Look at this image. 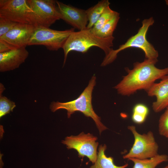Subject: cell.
<instances>
[{
  "label": "cell",
  "instance_id": "obj_20",
  "mask_svg": "<svg viewBox=\"0 0 168 168\" xmlns=\"http://www.w3.org/2000/svg\"><path fill=\"white\" fill-rule=\"evenodd\" d=\"M117 12L112 10L110 6L107 7L93 27L91 29V31L94 33L98 31L114 16Z\"/></svg>",
  "mask_w": 168,
  "mask_h": 168
},
{
  "label": "cell",
  "instance_id": "obj_21",
  "mask_svg": "<svg viewBox=\"0 0 168 168\" xmlns=\"http://www.w3.org/2000/svg\"><path fill=\"white\" fill-rule=\"evenodd\" d=\"M158 130L160 135L168 138V110L166 109L160 118Z\"/></svg>",
  "mask_w": 168,
  "mask_h": 168
},
{
  "label": "cell",
  "instance_id": "obj_18",
  "mask_svg": "<svg viewBox=\"0 0 168 168\" xmlns=\"http://www.w3.org/2000/svg\"><path fill=\"white\" fill-rule=\"evenodd\" d=\"M2 84H0V118L12 112L16 107L14 102L10 100L7 97L2 96V93L5 90Z\"/></svg>",
  "mask_w": 168,
  "mask_h": 168
},
{
  "label": "cell",
  "instance_id": "obj_24",
  "mask_svg": "<svg viewBox=\"0 0 168 168\" xmlns=\"http://www.w3.org/2000/svg\"><path fill=\"white\" fill-rule=\"evenodd\" d=\"M163 168H168V165Z\"/></svg>",
  "mask_w": 168,
  "mask_h": 168
},
{
  "label": "cell",
  "instance_id": "obj_5",
  "mask_svg": "<svg viewBox=\"0 0 168 168\" xmlns=\"http://www.w3.org/2000/svg\"><path fill=\"white\" fill-rule=\"evenodd\" d=\"M74 31L73 28L61 31L37 26L28 45H43L50 51H57L63 48L69 36Z\"/></svg>",
  "mask_w": 168,
  "mask_h": 168
},
{
  "label": "cell",
  "instance_id": "obj_1",
  "mask_svg": "<svg viewBox=\"0 0 168 168\" xmlns=\"http://www.w3.org/2000/svg\"><path fill=\"white\" fill-rule=\"evenodd\" d=\"M157 61V59L145 58L142 62L134 63L131 70L125 68L128 74L114 88L123 96H129L138 90L146 91L156 80L168 74V67L157 68L155 66Z\"/></svg>",
  "mask_w": 168,
  "mask_h": 168
},
{
  "label": "cell",
  "instance_id": "obj_6",
  "mask_svg": "<svg viewBox=\"0 0 168 168\" xmlns=\"http://www.w3.org/2000/svg\"><path fill=\"white\" fill-rule=\"evenodd\" d=\"M128 128L133 133L134 140L129 152L123 156L124 159H144L158 154V146L152 131L141 134L137 131L134 126H129Z\"/></svg>",
  "mask_w": 168,
  "mask_h": 168
},
{
  "label": "cell",
  "instance_id": "obj_11",
  "mask_svg": "<svg viewBox=\"0 0 168 168\" xmlns=\"http://www.w3.org/2000/svg\"><path fill=\"white\" fill-rule=\"evenodd\" d=\"M36 26L26 23H18L13 28L0 37L14 49L26 48Z\"/></svg>",
  "mask_w": 168,
  "mask_h": 168
},
{
  "label": "cell",
  "instance_id": "obj_17",
  "mask_svg": "<svg viewBox=\"0 0 168 168\" xmlns=\"http://www.w3.org/2000/svg\"><path fill=\"white\" fill-rule=\"evenodd\" d=\"M120 18L119 13L117 12L114 16L98 31L95 33L101 38H106L113 36Z\"/></svg>",
  "mask_w": 168,
  "mask_h": 168
},
{
  "label": "cell",
  "instance_id": "obj_19",
  "mask_svg": "<svg viewBox=\"0 0 168 168\" xmlns=\"http://www.w3.org/2000/svg\"><path fill=\"white\" fill-rule=\"evenodd\" d=\"M148 112V109L146 105L142 104H137L133 109L132 120L137 124L142 123L145 121Z\"/></svg>",
  "mask_w": 168,
  "mask_h": 168
},
{
  "label": "cell",
  "instance_id": "obj_9",
  "mask_svg": "<svg viewBox=\"0 0 168 168\" xmlns=\"http://www.w3.org/2000/svg\"><path fill=\"white\" fill-rule=\"evenodd\" d=\"M56 0H27L33 12L35 26L49 27L60 19L56 7Z\"/></svg>",
  "mask_w": 168,
  "mask_h": 168
},
{
  "label": "cell",
  "instance_id": "obj_4",
  "mask_svg": "<svg viewBox=\"0 0 168 168\" xmlns=\"http://www.w3.org/2000/svg\"><path fill=\"white\" fill-rule=\"evenodd\" d=\"M154 22L152 17L143 20L142 26L139 29L137 33L131 37L124 44L120 45L118 49H112L107 55L105 56L101 66H105L111 63L116 59L119 52L130 47L137 48L142 50L145 53L146 58L157 59L158 56L157 51L147 40L146 38L149 27L152 26Z\"/></svg>",
  "mask_w": 168,
  "mask_h": 168
},
{
  "label": "cell",
  "instance_id": "obj_25",
  "mask_svg": "<svg viewBox=\"0 0 168 168\" xmlns=\"http://www.w3.org/2000/svg\"><path fill=\"white\" fill-rule=\"evenodd\" d=\"M167 110H168V106L166 108Z\"/></svg>",
  "mask_w": 168,
  "mask_h": 168
},
{
  "label": "cell",
  "instance_id": "obj_14",
  "mask_svg": "<svg viewBox=\"0 0 168 168\" xmlns=\"http://www.w3.org/2000/svg\"><path fill=\"white\" fill-rule=\"evenodd\" d=\"M110 4L108 0H101L86 10L88 20L87 29H91L93 27L105 9L109 7Z\"/></svg>",
  "mask_w": 168,
  "mask_h": 168
},
{
  "label": "cell",
  "instance_id": "obj_8",
  "mask_svg": "<svg viewBox=\"0 0 168 168\" xmlns=\"http://www.w3.org/2000/svg\"><path fill=\"white\" fill-rule=\"evenodd\" d=\"M96 137L90 133L82 132L77 136L66 137L62 142L68 149H74L78 153V157H87L93 164L97 158V149L99 143Z\"/></svg>",
  "mask_w": 168,
  "mask_h": 168
},
{
  "label": "cell",
  "instance_id": "obj_12",
  "mask_svg": "<svg viewBox=\"0 0 168 168\" xmlns=\"http://www.w3.org/2000/svg\"><path fill=\"white\" fill-rule=\"evenodd\" d=\"M26 48L16 49L9 51L0 53V71L4 72L19 67L29 55Z\"/></svg>",
  "mask_w": 168,
  "mask_h": 168
},
{
  "label": "cell",
  "instance_id": "obj_2",
  "mask_svg": "<svg viewBox=\"0 0 168 168\" xmlns=\"http://www.w3.org/2000/svg\"><path fill=\"white\" fill-rule=\"evenodd\" d=\"M113 36L106 38H101L93 32L91 29L86 28L71 33L64 44L62 49L64 53L63 66L65 64L68 53L72 51L86 52L90 48L96 46L99 48L107 55L113 49Z\"/></svg>",
  "mask_w": 168,
  "mask_h": 168
},
{
  "label": "cell",
  "instance_id": "obj_13",
  "mask_svg": "<svg viewBox=\"0 0 168 168\" xmlns=\"http://www.w3.org/2000/svg\"><path fill=\"white\" fill-rule=\"evenodd\" d=\"M158 83H153L146 91L148 96L156 97L152 104V108L156 113L160 112L168 106V75L162 77Z\"/></svg>",
  "mask_w": 168,
  "mask_h": 168
},
{
  "label": "cell",
  "instance_id": "obj_10",
  "mask_svg": "<svg viewBox=\"0 0 168 168\" xmlns=\"http://www.w3.org/2000/svg\"><path fill=\"white\" fill-rule=\"evenodd\" d=\"M56 7L60 19L79 30L86 28L88 20L86 10L56 1Z\"/></svg>",
  "mask_w": 168,
  "mask_h": 168
},
{
  "label": "cell",
  "instance_id": "obj_3",
  "mask_svg": "<svg viewBox=\"0 0 168 168\" xmlns=\"http://www.w3.org/2000/svg\"><path fill=\"white\" fill-rule=\"evenodd\" d=\"M96 77L93 76L87 86L76 99L66 102L53 101L51 103L50 108L53 112L61 109L66 110L68 118L76 111L81 112L86 116L93 120L100 134L107 128L101 123L100 118L95 113L92 105V92L96 84Z\"/></svg>",
  "mask_w": 168,
  "mask_h": 168
},
{
  "label": "cell",
  "instance_id": "obj_16",
  "mask_svg": "<svg viewBox=\"0 0 168 168\" xmlns=\"http://www.w3.org/2000/svg\"><path fill=\"white\" fill-rule=\"evenodd\" d=\"M129 160L133 163V168H155L163 162L168 161V156L166 154H157L151 158L139 159L130 158Z\"/></svg>",
  "mask_w": 168,
  "mask_h": 168
},
{
  "label": "cell",
  "instance_id": "obj_15",
  "mask_svg": "<svg viewBox=\"0 0 168 168\" xmlns=\"http://www.w3.org/2000/svg\"><path fill=\"white\" fill-rule=\"evenodd\" d=\"M106 148L105 144L100 145L96 160L90 168H126L128 166L127 163L120 166L115 165L113 158L110 156L107 157L105 155Z\"/></svg>",
  "mask_w": 168,
  "mask_h": 168
},
{
  "label": "cell",
  "instance_id": "obj_22",
  "mask_svg": "<svg viewBox=\"0 0 168 168\" xmlns=\"http://www.w3.org/2000/svg\"><path fill=\"white\" fill-rule=\"evenodd\" d=\"M18 23L0 16V37L10 31Z\"/></svg>",
  "mask_w": 168,
  "mask_h": 168
},
{
  "label": "cell",
  "instance_id": "obj_23",
  "mask_svg": "<svg viewBox=\"0 0 168 168\" xmlns=\"http://www.w3.org/2000/svg\"><path fill=\"white\" fill-rule=\"evenodd\" d=\"M15 49L4 41L0 40V53H4Z\"/></svg>",
  "mask_w": 168,
  "mask_h": 168
},
{
  "label": "cell",
  "instance_id": "obj_7",
  "mask_svg": "<svg viewBox=\"0 0 168 168\" xmlns=\"http://www.w3.org/2000/svg\"><path fill=\"white\" fill-rule=\"evenodd\" d=\"M0 16L18 23L35 26L33 12L27 0H0Z\"/></svg>",
  "mask_w": 168,
  "mask_h": 168
}]
</instances>
